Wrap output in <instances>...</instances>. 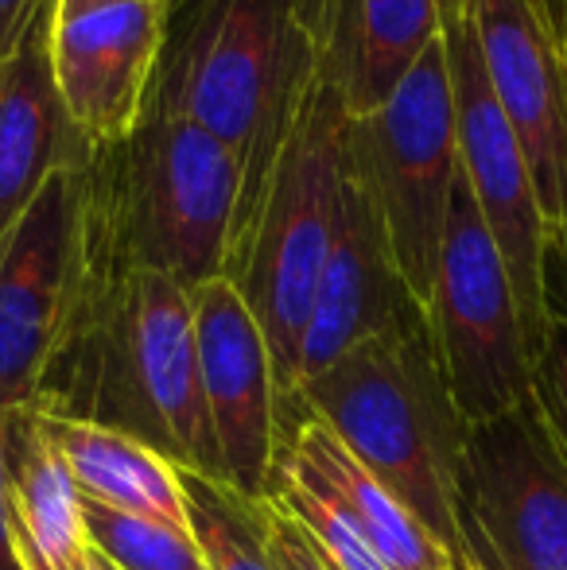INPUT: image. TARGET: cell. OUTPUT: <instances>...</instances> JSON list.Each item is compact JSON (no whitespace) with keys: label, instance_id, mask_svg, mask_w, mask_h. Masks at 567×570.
I'll return each mask as SVG.
<instances>
[{"label":"cell","instance_id":"1","mask_svg":"<svg viewBox=\"0 0 567 570\" xmlns=\"http://www.w3.org/2000/svg\"><path fill=\"white\" fill-rule=\"evenodd\" d=\"M311 82L315 51L295 23L292 0H190L167 16V39L144 117L190 120L234 151L242 171L237 233L281 156Z\"/></svg>","mask_w":567,"mask_h":570},{"label":"cell","instance_id":"2","mask_svg":"<svg viewBox=\"0 0 567 570\" xmlns=\"http://www.w3.org/2000/svg\"><path fill=\"white\" fill-rule=\"evenodd\" d=\"M300 407L323 420L358 465L462 567L470 548L462 528V423L439 381L428 318H409L354 345L303 384Z\"/></svg>","mask_w":567,"mask_h":570},{"label":"cell","instance_id":"3","mask_svg":"<svg viewBox=\"0 0 567 570\" xmlns=\"http://www.w3.org/2000/svg\"><path fill=\"white\" fill-rule=\"evenodd\" d=\"M242 198L237 159L179 117H144L94 151L82 175V240L114 268H151L198 287L222 276Z\"/></svg>","mask_w":567,"mask_h":570},{"label":"cell","instance_id":"4","mask_svg":"<svg viewBox=\"0 0 567 570\" xmlns=\"http://www.w3.org/2000/svg\"><path fill=\"white\" fill-rule=\"evenodd\" d=\"M346 190V114L315 70L253 210L229 237L222 276L242 292L268 342L276 404H300V342Z\"/></svg>","mask_w":567,"mask_h":570},{"label":"cell","instance_id":"5","mask_svg":"<svg viewBox=\"0 0 567 570\" xmlns=\"http://www.w3.org/2000/svg\"><path fill=\"white\" fill-rule=\"evenodd\" d=\"M346 171L385 233L397 276L428 318L459 175L443 39L420 55L385 106L346 117Z\"/></svg>","mask_w":567,"mask_h":570},{"label":"cell","instance_id":"6","mask_svg":"<svg viewBox=\"0 0 567 570\" xmlns=\"http://www.w3.org/2000/svg\"><path fill=\"white\" fill-rule=\"evenodd\" d=\"M439 381L462 428L498 420L532 396V357L501 253L467 175H454L443 253L428 307Z\"/></svg>","mask_w":567,"mask_h":570},{"label":"cell","instance_id":"7","mask_svg":"<svg viewBox=\"0 0 567 570\" xmlns=\"http://www.w3.org/2000/svg\"><path fill=\"white\" fill-rule=\"evenodd\" d=\"M439 39H443L447 75H451L459 167L509 272L517 311H521L525 345H529V357L537 361L548 342V331H553L548 233L537 195H532L521 144L501 114V101L490 86V75H486L470 0H439Z\"/></svg>","mask_w":567,"mask_h":570},{"label":"cell","instance_id":"8","mask_svg":"<svg viewBox=\"0 0 567 570\" xmlns=\"http://www.w3.org/2000/svg\"><path fill=\"white\" fill-rule=\"evenodd\" d=\"M462 528L493 570H567V465L532 396L462 428Z\"/></svg>","mask_w":567,"mask_h":570},{"label":"cell","instance_id":"9","mask_svg":"<svg viewBox=\"0 0 567 570\" xmlns=\"http://www.w3.org/2000/svg\"><path fill=\"white\" fill-rule=\"evenodd\" d=\"M478 47L521 144L548 233L567 261V0H470Z\"/></svg>","mask_w":567,"mask_h":570},{"label":"cell","instance_id":"10","mask_svg":"<svg viewBox=\"0 0 567 570\" xmlns=\"http://www.w3.org/2000/svg\"><path fill=\"white\" fill-rule=\"evenodd\" d=\"M164 39V0H55V86L94 148L125 140L140 125Z\"/></svg>","mask_w":567,"mask_h":570},{"label":"cell","instance_id":"11","mask_svg":"<svg viewBox=\"0 0 567 570\" xmlns=\"http://www.w3.org/2000/svg\"><path fill=\"white\" fill-rule=\"evenodd\" d=\"M190 311L222 481L245 501H265L281 451L268 342L226 276L190 287Z\"/></svg>","mask_w":567,"mask_h":570},{"label":"cell","instance_id":"12","mask_svg":"<svg viewBox=\"0 0 567 570\" xmlns=\"http://www.w3.org/2000/svg\"><path fill=\"white\" fill-rule=\"evenodd\" d=\"M409 318H424V311L412 303L409 287L397 276L385 233L346 171L339 229H334L331 256L323 264L315 303L303 326L300 389L339 357H346L354 345L381 338Z\"/></svg>","mask_w":567,"mask_h":570},{"label":"cell","instance_id":"13","mask_svg":"<svg viewBox=\"0 0 567 570\" xmlns=\"http://www.w3.org/2000/svg\"><path fill=\"white\" fill-rule=\"evenodd\" d=\"M292 12L346 117L385 106L439 39V0H292Z\"/></svg>","mask_w":567,"mask_h":570},{"label":"cell","instance_id":"14","mask_svg":"<svg viewBox=\"0 0 567 570\" xmlns=\"http://www.w3.org/2000/svg\"><path fill=\"white\" fill-rule=\"evenodd\" d=\"M51 16L0 62V240L20 226L55 175L86 171L98 151L55 86Z\"/></svg>","mask_w":567,"mask_h":570},{"label":"cell","instance_id":"15","mask_svg":"<svg viewBox=\"0 0 567 570\" xmlns=\"http://www.w3.org/2000/svg\"><path fill=\"white\" fill-rule=\"evenodd\" d=\"M8 528L20 570H78L90 551L82 489L39 428L36 404L4 412Z\"/></svg>","mask_w":567,"mask_h":570},{"label":"cell","instance_id":"16","mask_svg":"<svg viewBox=\"0 0 567 570\" xmlns=\"http://www.w3.org/2000/svg\"><path fill=\"white\" fill-rule=\"evenodd\" d=\"M36 415L55 451L67 458L82 497L190 532L179 465L167 458V451H156L140 435L114 423L86 420L47 404H36Z\"/></svg>","mask_w":567,"mask_h":570},{"label":"cell","instance_id":"17","mask_svg":"<svg viewBox=\"0 0 567 570\" xmlns=\"http://www.w3.org/2000/svg\"><path fill=\"white\" fill-rule=\"evenodd\" d=\"M295 454H303L346 501V509L354 512V520L362 524V532L370 535V543L381 551L393 570H459L451 563L443 548L417 524L412 512H404L397 504V497L381 485L378 478L358 465V458L334 439V431L315 415H303L295 423L292 439H287Z\"/></svg>","mask_w":567,"mask_h":570},{"label":"cell","instance_id":"18","mask_svg":"<svg viewBox=\"0 0 567 570\" xmlns=\"http://www.w3.org/2000/svg\"><path fill=\"white\" fill-rule=\"evenodd\" d=\"M268 501L281 504L287 517L311 535V543L331 559L334 570H393L370 543V535L362 532V524L346 509L339 489L292 446L276 451Z\"/></svg>","mask_w":567,"mask_h":570},{"label":"cell","instance_id":"19","mask_svg":"<svg viewBox=\"0 0 567 570\" xmlns=\"http://www.w3.org/2000/svg\"><path fill=\"white\" fill-rule=\"evenodd\" d=\"M187 520L206 570H276L268 556L265 509L261 501H245L242 493L218 478L179 465Z\"/></svg>","mask_w":567,"mask_h":570},{"label":"cell","instance_id":"20","mask_svg":"<svg viewBox=\"0 0 567 570\" xmlns=\"http://www.w3.org/2000/svg\"><path fill=\"white\" fill-rule=\"evenodd\" d=\"M82 520L90 548L114 570H206L203 551L187 528L109 509L90 497H82Z\"/></svg>","mask_w":567,"mask_h":570},{"label":"cell","instance_id":"21","mask_svg":"<svg viewBox=\"0 0 567 570\" xmlns=\"http://www.w3.org/2000/svg\"><path fill=\"white\" fill-rule=\"evenodd\" d=\"M532 404L567 465V315L553 311V331L532 361Z\"/></svg>","mask_w":567,"mask_h":570},{"label":"cell","instance_id":"22","mask_svg":"<svg viewBox=\"0 0 567 570\" xmlns=\"http://www.w3.org/2000/svg\"><path fill=\"white\" fill-rule=\"evenodd\" d=\"M265 509V535H268V556L276 570H334L331 559L311 543V535L295 524L292 517L276 501H261Z\"/></svg>","mask_w":567,"mask_h":570},{"label":"cell","instance_id":"23","mask_svg":"<svg viewBox=\"0 0 567 570\" xmlns=\"http://www.w3.org/2000/svg\"><path fill=\"white\" fill-rule=\"evenodd\" d=\"M55 12V0H0V62L12 59L20 43Z\"/></svg>","mask_w":567,"mask_h":570},{"label":"cell","instance_id":"24","mask_svg":"<svg viewBox=\"0 0 567 570\" xmlns=\"http://www.w3.org/2000/svg\"><path fill=\"white\" fill-rule=\"evenodd\" d=\"M0 570H20L8 528V470H4V412H0Z\"/></svg>","mask_w":567,"mask_h":570},{"label":"cell","instance_id":"25","mask_svg":"<svg viewBox=\"0 0 567 570\" xmlns=\"http://www.w3.org/2000/svg\"><path fill=\"white\" fill-rule=\"evenodd\" d=\"M459 570H493V563H490L486 556H478V548L470 543V548H467V559H462V567H459Z\"/></svg>","mask_w":567,"mask_h":570},{"label":"cell","instance_id":"26","mask_svg":"<svg viewBox=\"0 0 567 570\" xmlns=\"http://www.w3.org/2000/svg\"><path fill=\"white\" fill-rule=\"evenodd\" d=\"M78 570H106V559H101L98 556V551H86V559H82V563H78Z\"/></svg>","mask_w":567,"mask_h":570},{"label":"cell","instance_id":"27","mask_svg":"<svg viewBox=\"0 0 567 570\" xmlns=\"http://www.w3.org/2000/svg\"><path fill=\"white\" fill-rule=\"evenodd\" d=\"M183 4H190V0H164V8H167V16H175Z\"/></svg>","mask_w":567,"mask_h":570},{"label":"cell","instance_id":"28","mask_svg":"<svg viewBox=\"0 0 567 570\" xmlns=\"http://www.w3.org/2000/svg\"><path fill=\"white\" fill-rule=\"evenodd\" d=\"M106 570H114V567H109V563H106Z\"/></svg>","mask_w":567,"mask_h":570}]
</instances>
